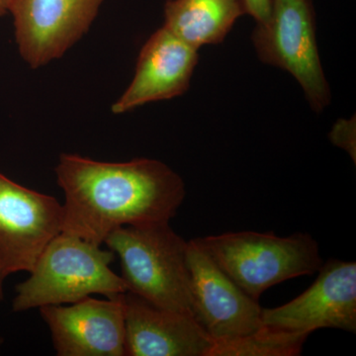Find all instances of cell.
I'll return each instance as SVG.
<instances>
[{
	"label": "cell",
	"instance_id": "cell-3",
	"mask_svg": "<svg viewBox=\"0 0 356 356\" xmlns=\"http://www.w3.org/2000/svg\"><path fill=\"white\" fill-rule=\"evenodd\" d=\"M103 243L120 259L121 277L128 292L195 318L186 261L188 242L170 222L120 227Z\"/></svg>",
	"mask_w": 356,
	"mask_h": 356
},
{
	"label": "cell",
	"instance_id": "cell-11",
	"mask_svg": "<svg viewBox=\"0 0 356 356\" xmlns=\"http://www.w3.org/2000/svg\"><path fill=\"white\" fill-rule=\"evenodd\" d=\"M197 63V49L163 26L140 49L132 81L112 104V113H127L147 103L184 95Z\"/></svg>",
	"mask_w": 356,
	"mask_h": 356
},
{
	"label": "cell",
	"instance_id": "cell-2",
	"mask_svg": "<svg viewBox=\"0 0 356 356\" xmlns=\"http://www.w3.org/2000/svg\"><path fill=\"white\" fill-rule=\"evenodd\" d=\"M109 248L70 234H58L40 254L29 277L16 285L14 313L76 303L92 294L107 298L127 292L121 275L110 268Z\"/></svg>",
	"mask_w": 356,
	"mask_h": 356
},
{
	"label": "cell",
	"instance_id": "cell-14",
	"mask_svg": "<svg viewBox=\"0 0 356 356\" xmlns=\"http://www.w3.org/2000/svg\"><path fill=\"white\" fill-rule=\"evenodd\" d=\"M309 337L261 325L245 336L213 341L207 356H297Z\"/></svg>",
	"mask_w": 356,
	"mask_h": 356
},
{
	"label": "cell",
	"instance_id": "cell-8",
	"mask_svg": "<svg viewBox=\"0 0 356 356\" xmlns=\"http://www.w3.org/2000/svg\"><path fill=\"white\" fill-rule=\"evenodd\" d=\"M315 282L292 301L262 309L261 325L311 334L321 329L356 332V264L331 259Z\"/></svg>",
	"mask_w": 356,
	"mask_h": 356
},
{
	"label": "cell",
	"instance_id": "cell-5",
	"mask_svg": "<svg viewBox=\"0 0 356 356\" xmlns=\"http://www.w3.org/2000/svg\"><path fill=\"white\" fill-rule=\"evenodd\" d=\"M252 40L259 60L291 74L311 108L322 113L331 102V89L318 55L311 0H271L270 16L257 23Z\"/></svg>",
	"mask_w": 356,
	"mask_h": 356
},
{
	"label": "cell",
	"instance_id": "cell-6",
	"mask_svg": "<svg viewBox=\"0 0 356 356\" xmlns=\"http://www.w3.org/2000/svg\"><path fill=\"white\" fill-rule=\"evenodd\" d=\"M63 204L0 172V276L30 273L44 248L62 233Z\"/></svg>",
	"mask_w": 356,
	"mask_h": 356
},
{
	"label": "cell",
	"instance_id": "cell-7",
	"mask_svg": "<svg viewBox=\"0 0 356 356\" xmlns=\"http://www.w3.org/2000/svg\"><path fill=\"white\" fill-rule=\"evenodd\" d=\"M104 0H13L14 36L33 70L58 60L90 29Z\"/></svg>",
	"mask_w": 356,
	"mask_h": 356
},
{
	"label": "cell",
	"instance_id": "cell-15",
	"mask_svg": "<svg viewBox=\"0 0 356 356\" xmlns=\"http://www.w3.org/2000/svg\"><path fill=\"white\" fill-rule=\"evenodd\" d=\"M330 139L334 146L341 147L348 152L353 159L356 161V138H355V121L339 120L332 128L330 133Z\"/></svg>",
	"mask_w": 356,
	"mask_h": 356
},
{
	"label": "cell",
	"instance_id": "cell-16",
	"mask_svg": "<svg viewBox=\"0 0 356 356\" xmlns=\"http://www.w3.org/2000/svg\"><path fill=\"white\" fill-rule=\"evenodd\" d=\"M245 14H250L257 23L268 20L271 13V0H242Z\"/></svg>",
	"mask_w": 356,
	"mask_h": 356
},
{
	"label": "cell",
	"instance_id": "cell-12",
	"mask_svg": "<svg viewBox=\"0 0 356 356\" xmlns=\"http://www.w3.org/2000/svg\"><path fill=\"white\" fill-rule=\"evenodd\" d=\"M126 356H207L213 344L192 316L125 293Z\"/></svg>",
	"mask_w": 356,
	"mask_h": 356
},
{
	"label": "cell",
	"instance_id": "cell-4",
	"mask_svg": "<svg viewBox=\"0 0 356 356\" xmlns=\"http://www.w3.org/2000/svg\"><path fill=\"white\" fill-rule=\"evenodd\" d=\"M194 241L241 289L257 301L274 285L312 275L324 264L318 243L306 233L283 238L273 233L238 232Z\"/></svg>",
	"mask_w": 356,
	"mask_h": 356
},
{
	"label": "cell",
	"instance_id": "cell-1",
	"mask_svg": "<svg viewBox=\"0 0 356 356\" xmlns=\"http://www.w3.org/2000/svg\"><path fill=\"white\" fill-rule=\"evenodd\" d=\"M55 173L65 195L62 232L95 245L120 227L170 222L186 196L181 177L156 159L62 154Z\"/></svg>",
	"mask_w": 356,
	"mask_h": 356
},
{
	"label": "cell",
	"instance_id": "cell-10",
	"mask_svg": "<svg viewBox=\"0 0 356 356\" xmlns=\"http://www.w3.org/2000/svg\"><path fill=\"white\" fill-rule=\"evenodd\" d=\"M125 293L39 308L57 355L126 356Z\"/></svg>",
	"mask_w": 356,
	"mask_h": 356
},
{
	"label": "cell",
	"instance_id": "cell-9",
	"mask_svg": "<svg viewBox=\"0 0 356 356\" xmlns=\"http://www.w3.org/2000/svg\"><path fill=\"white\" fill-rule=\"evenodd\" d=\"M187 268L196 320L213 341L245 336L261 327L259 301L241 289L195 241H189Z\"/></svg>",
	"mask_w": 356,
	"mask_h": 356
},
{
	"label": "cell",
	"instance_id": "cell-13",
	"mask_svg": "<svg viewBox=\"0 0 356 356\" xmlns=\"http://www.w3.org/2000/svg\"><path fill=\"white\" fill-rule=\"evenodd\" d=\"M245 14L242 0H168L163 27L198 50L222 43Z\"/></svg>",
	"mask_w": 356,
	"mask_h": 356
},
{
	"label": "cell",
	"instance_id": "cell-18",
	"mask_svg": "<svg viewBox=\"0 0 356 356\" xmlns=\"http://www.w3.org/2000/svg\"><path fill=\"white\" fill-rule=\"evenodd\" d=\"M3 282L4 280H2L1 276H0V302L3 299Z\"/></svg>",
	"mask_w": 356,
	"mask_h": 356
},
{
	"label": "cell",
	"instance_id": "cell-17",
	"mask_svg": "<svg viewBox=\"0 0 356 356\" xmlns=\"http://www.w3.org/2000/svg\"><path fill=\"white\" fill-rule=\"evenodd\" d=\"M13 0H0V17L9 13Z\"/></svg>",
	"mask_w": 356,
	"mask_h": 356
},
{
	"label": "cell",
	"instance_id": "cell-19",
	"mask_svg": "<svg viewBox=\"0 0 356 356\" xmlns=\"http://www.w3.org/2000/svg\"><path fill=\"white\" fill-rule=\"evenodd\" d=\"M2 344H3V339H0V348H1Z\"/></svg>",
	"mask_w": 356,
	"mask_h": 356
}]
</instances>
